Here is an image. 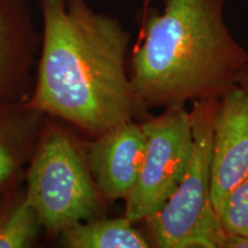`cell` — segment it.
Segmentation results:
<instances>
[{
  "instance_id": "obj_1",
  "label": "cell",
  "mask_w": 248,
  "mask_h": 248,
  "mask_svg": "<svg viewBox=\"0 0 248 248\" xmlns=\"http://www.w3.org/2000/svg\"><path fill=\"white\" fill-rule=\"evenodd\" d=\"M44 40L35 106L95 137L140 110L125 68L130 35L84 0H40Z\"/></svg>"
},
{
  "instance_id": "obj_2",
  "label": "cell",
  "mask_w": 248,
  "mask_h": 248,
  "mask_svg": "<svg viewBox=\"0 0 248 248\" xmlns=\"http://www.w3.org/2000/svg\"><path fill=\"white\" fill-rule=\"evenodd\" d=\"M148 11L130 79L140 109L221 98L238 84L248 52L223 15L224 0H162Z\"/></svg>"
},
{
  "instance_id": "obj_3",
  "label": "cell",
  "mask_w": 248,
  "mask_h": 248,
  "mask_svg": "<svg viewBox=\"0 0 248 248\" xmlns=\"http://www.w3.org/2000/svg\"><path fill=\"white\" fill-rule=\"evenodd\" d=\"M221 98L193 101V146L176 191L164 206L145 219L152 247L218 248L224 234L210 198L212 150Z\"/></svg>"
},
{
  "instance_id": "obj_4",
  "label": "cell",
  "mask_w": 248,
  "mask_h": 248,
  "mask_svg": "<svg viewBox=\"0 0 248 248\" xmlns=\"http://www.w3.org/2000/svg\"><path fill=\"white\" fill-rule=\"evenodd\" d=\"M26 197L40 225L55 232L95 218L101 207L86 159L70 137L57 130L46 136L37 151Z\"/></svg>"
},
{
  "instance_id": "obj_5",
  "label": "cell",
  "mask_w": 248,
  "mask_h": 248,
  "mask_svg": "<svg viewBox=\"0 0 248 248\" xmlns=\"http://www.w3.org/2000/svg\"><path fill=\"white\" fill-rule=\"evenodd\" d=\"M141 125L146 138L144 160L123 215L133 223L153 216L169 200L184 176L193 146L191 110L186 105L166 107Z\"/></svg>"
},
{
  "instance_id": "obj_6",
  "label": "cell",
  "mask_w": 248,
  "mask_h": 248,
  "mask_svg": "<svg viewBox=\"0 0 248 248\" xmlns=\"http://www.w3.org/2000/svg\"><path fill=\"white\" fill-rule=\"evenodd\" d=\"M248 176V92L239 85L221 97L212 150L210 198L217 215L229 194Z\"/></svg>"
},
{
  "instance_id": "obj_7",
  "label": "cell",
  "mask_w": 248,
  "mask_h": 248,
  "mask_svg": "<svg viewBox=\"0 0 248 248\" xmlns=\"http://www.w3.org/2000/svg\"><path fill=\"white\" fill-rule=\"evenodd\" d=\"M145 144L142 125L132 120L97 136L85 159L100 197L126 199L140 172Z\"/></svg>"
},
{
  "instance_id": "obj_8",
  "label": "cell",
  "mask_w": 248,
  "mask_h": 248,
  "mask_svg": "<svg viewBox=\"0 0 248 248\" xmlns=\"http://www.w3.org/2000/svg\"><path fill=\"white\" fill-rule=\"evenodd\" d=\"M125 216L93 218L62 231V244L70 248H150V240Z\"/></svg>"
},
{
  "instance_id": "obj_9",
  "label": "cell",
  "mask_w": 248,
  "mask_h": 248,
  "mask_svg": "<svg viewBox=\"0 0 248 248\" xmlns=\"http://www.w3.org/2000/svg\"><path fill=\"white\" fill-rule=\"evenodd\" d=\"M39 218L24 195L0 214V248L29 247L35 240Z\"/></svg>"
},
{
  "instance_id": "obj_10",
  "label": "cell",
  "mask_w": 248,
  "mask_h": 248,
  "mask_svg": "<svg viewBox=\"0 0 248 248\" xmlns=\"http://www.w3.org/2000/svg\"><path fill=\"white\" fill-rule=\"evenodd\" d=\"M218 218L224 232L248 235V176L226 197Z\"/></svg>"
},
{
  "instance_id": "obj_11",
  "label": "cell",
  "mask_w": 248,
  "mask_h": 248,
  "mask_svg": "<svg viewBox=\"0 0 248 248\" xmlns=\"http://www.w3.org/2000/svg\"><path fill=\"white\" fill-rule=\"evenodd\" d=\"M17 166V154L15 147L0 135V184L13 176Z\"/></svg>"
},
{
  "instance_id": "obj_12",
  "label": "cell",
  "mask_w": 248,
  "mask_h": 248,
  "mask_svg": "<svg viewBox=\"0 0 248 248\" xmlns=\"http://www.w3.org/2000/svg\"><path fill=\"white\" fill-rule=\"evenodd\" d=\"M12 39H13V24L8 11L4 5L0 4V68L4 64Z\"/></svg>"
},
{
  "instance_id": "obj_13",
  "label": "cell",
  "mask_w": 248,
  "mask_h": 248,
  "mask_svg": "<svg viewBox=\"0 0 248 248\" xmlns=\"http://www.w3.org/2000/svg\"><path fill=\"white\" fill-rule=\"evenodd\" d=\"M218 248H248V235L224 232Z\"/></svg>"
},
{
  "instance_id": "obj_14",
  "label": "cell",
  "mask_w": 248,
  "mask_h": 248,
  "mask_svg": "<svg viewBox=\"0 0 248 248\" xmlns=\"http://www.w3.org/2000/svg\"><path fill=\"white\" fill-rule=\"evenodd\" d=\"M241 86V88L246 90L248 92V63L246 64V67L241 70V73L239 74V77H238V84Z\"/></svg>"
}]
</instances>
